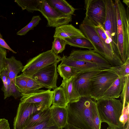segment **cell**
Returning <instances> with one entry per match:
<instances>
[{"instance_id":"1","label":"cell","mask_w":129,"mask_h":129,"mask_svg":"<svg viewBox=\"0 0 129 129\" xmlns=\"http://www.w3.org/2000/svg\"><path fill=\"white\" fill-rule=\"evenodd\" d=\"M66 108L68 124L79 129H101L96 101L91 96L81 97Z\"/></svg>"},{"instance_id":"2","label":"cell","mask_w":129,"mask_h":129,"mask_svg":"<svg viewBox=\"0 0 129 129\" xmlns=\"http://www.w3.org/2000/svg\"><path fill=\"white\" fill-rule=\"evenodd\" d=\"M117 14L118 55L123 63L129 59V9L120 0H114Z\"/></svg>"},{"instance_id":"3","label":"cell","mask_w":129,"mask_h":129,"mask_svg":"<svg viewBox=\"0 0 129 129\" xmlns=\"http://www.w3.org/2000/svg\"><path fill=\"white\" fill-rule=\"evenodd\" d=\"M79 29L94 47V52L102 56L112 67L120 66L123 63L118 56L106 48L103 44L95 28V25L85 16L79 26Z\"/></svg>"},{"instance_id":"4","label":"cell","mask_w":129,"mask_h":129,"mask_svg":"<svg viewBox=\"0 0 129 129\" xmlns=\"http://www.w3.org/2000/svg\"><path fill=\"white\" fill-rule=\"evenodd\" d=\"M96 106L101 123L105 122L109 126L122 129L119 121L123 108L121 101L115 98H102L96 101Z\"/></svg>"},{"instance_id":"5","label":"cell","mask_w":129,"mask_h":129,"mask_svg":"<svg viewBox=\"0 0 129 129\" xmlns=\"http://www.w3.org/2000/svg\"><path fill=\"white\" fill-rule=\"evenodd\" d=\"M119 76L112 67L102 70L91 79V97L96 101L102 98L105 92Z\"/></svg>"},{"instance_id":"6","label":"cell","mask_w":129,"mask_h":129,"mask_svg":"<svg viewBox=\"0 0 129 129\" xmlns=\"http://www.w3.org/2000/svg\"><path fill=\"white\" fill-rule=\"evenodd\" d=\"M61 57L51 50L43 52L30 59L23 67L22 73L30 77L42 68L51 64L58 63Z\"/></svg>"},{"instance_id":"7","label":"cell","mask_w":129,"mask_h":129,"mask_svg":"<svg viewBox=\"0 0 129 129\" xmlns=\"http://www.w3.org/2000/svg\"><path fill=\"white\" fill-rule=\"evenodd\" d=\"M105 1L106 17L103 26L117 50V22L116 7L114 1Z\"/></svg>"},{"instance_id":"8","label":"cell","mask_w":129,"mask_h":129,"mask_svg":"<svg viewBox=\"0 0 129 129\" xmlns=\"http://www.w3.org/2000/svg\"><path fill=\"white\" fill-rule=\"evenodd\" d=\"M47 19V26L58 27L68 24L72 21L71 15L62 14L51 7L46 0H42L39 11Z\"/></svg>"},{"instance_id":"9","label":"cell","mask_w":129,"mask_h":129,"mask_svg":"<svg viewBox=\"0 0 129 129\" xmlns=\"http://www.w3.org/2000/svg\"><path fill=\"white\" fill-rule=\"evenodd\" d=\"M85 16L95 26H103L106 13L105 0H85Z\"/></svg>"},{"instance_id":"10","label":"cell","mask_w":129,"mask_h":129,"mask_svg":"<svg viewBox=\"0 0 129 129\" xmlns=\"http://www.w3.org/2000/svg\"><path fill=\"white\" fill-rule=\"evenodd\" d=\"M46 107L41 104L20 102L14 119V129H22L26 121L31 116Z\"/></svg>"},{"instance_id":"11","label":"cell","mask_w":129,"mask_h":129,"mask_svg":"<svg viewBox=\"0 0 129 129\" xmlns=\"http://www.w3.org/2000/svg\"><path fill=\"white\" fill-rule=\"evenodd\" d=\"M57 63H54L41 69L30 77L44 87L54 89L57 87L58 74L57 70Z\"/></svg>"},{"instance_id":"12","label":"cell","mask_w":129,"mask_h":129,"mask_svg":"<svg viewBox=\"0 0 129 129\" xmlns=\"http://www.w3.org/2000/svg\"><path fill=\"white\" fill-rule=\"evenodd\" d=\"M102 70L98 69L79 72L75 76L74 86L80 97L91 96V79Z\"/></svg>"},{"instance_id":"13","label":"cell","mask_w":129,"mask_h":129,"mask_svg":"<svg viewBox=\"0 0 129 129\" xmlns=\"http://www.w3.org/2000/svg\"><path fill=\"white\" fill-rule=\"evenodd\" d=\"M69 56L73 59L95 63L103 70L109 69L112 67L102 56L93 50H72Z\"/></svg>"},{"instance_id":"14","label":"cell","mask_w":129,"mask_h":129,"mask_svg":"<svg viewBox=\"0 0 129 129\" xmlns=\"http://www.w3.org/2000/svg\"><path fill=\"white\" fill-rule=\"evenodd\" d=\"M53 91L36 90L28 94H22L20 102L41 104L47 107H50L52 104L53 96Z\"/></svg>"},{"instance_id":"15","label":"cell","mask_w":129,"mask_h":129,"mask_svg":"<svg viewBox=\"0 0 129 129\" xmlns=\"http://www.w3.org/2000/svg\"><path fill=\"white\" fill-rule=\"evenodd\" d=\"M61 61L60 64L71 67L76 70L78 72L102 70L95 63L82 60L73 59L69 56L63 55L61 57Z\"/></svg>"},{"instance_id":"16","label":"cell","mask_w":129,"mask_h":129,"mask_svg":"<svg viewBox=\"0 0 129 129\" xmlns=\"http://www.w3.org/2000/svg\"><path fill=\"white\" fill-rule=\"evenodd\" d=\"M53 37L63 39L75 37L86 39L79 29L69 24L56 27Z\"/></svg>"},{"instance_id":"17","label":"cell","mask_w":129,"mask_h":129,"mask_svg":"<svg viewBox=\"0 0 129 129\" xmlns=\"http://www.w3.org/2000/svg\"><path fill=\"white\" fill-rule=\"evenodd\" d=\"M75 77H73L68 80H63L60 86L63 88L68 103L77 101L81 97L74 86V80Z\"/></svg>"},{"instance_id":"18","label":"cell","mask_w":129,"mask_h":129,"mask_svg":"<svg viewBox=\"0 0 129 129\" xmlns=\"http://www.w3.org/2000/svg\"><path fill=\"white\" fill-rule=\"evenodd\" d=\"M51 116L57 126L62 129L68 125V113L66 108L52 105L50 107Z\"/></svg>"},{"instance_id":"19","label":"cell","mask_w":129,"mask_h":129,"mask_svg":"<svg viewBox=\"0 0 129 129\" xmlns=\"http://www.w3.org/2000/svg\"><path fill=\"white\" fill-rule=\"evenodd\" d=\"M51 116L50 108L46 107L38 111L29 118L25 123L23 128L36 125L48 119Z\"/></svg>"},{"instance_id":"20","label":"cell","mask_w":129,"mask_h":129,"mask_svg":"<svg viewBox=\"0 0 129 129\" xmlns=\"http://www.w3.org/2000/svg\"><path fill=\"white\" fill-rule=\"evenodd\" d=\"M6 63L9 77L12 82L15 84V79L18 74L22 71L24 66L21 61L16 59L14 56L6 58Z\"/></svg>"},{"instance_id":"21","label":"cell","mask_w":129,"mask_h":129,"mask_svg":"<svg viewBox=\"0 0 129 129\" xmlns=\"http://www.w3.org/2000/svg\"><path fill=\"white\" fill-rule=\"evenodd\" d=\"M126 77L119 76L105 92L102 98H118L123 89Z\"/></svg>"},{"instance_id":"22","label":"cell","mask_w":129,"mask_h":129,"mask_svg":"<svg viewBox=\"0 0 129 129\" xmlns=\"http://www.w3.org/2000/svg\"><path fill=\"white\" fill-rule=\"evenodd\" d=\"M49 4L57 11L66 15H73L76 9L65 0H46Z\"/></svg>"},{"instance_id":"23","label":"cell","mask_w":129,"mask_h":129,"mask_svg":"<svg viewBox=\"0 0 129 129\" xmlns=\"http://www.w3.org/2000/svg\"><path fill=\"white\" fill-rule=\"evenodd\" d=\"M42 0H16L14 1L22 10L33 13L39 11Z\"/></svg>"},{"instance_id":"24","label":"cell","mask_w":129,"mask_h":129,"mask_svg":"<svg viewBox=\"0 0 129 129\" xmlns=\"http://www.w3.org/2000/svg\"><path fill=\"white\" fill-rule=\"evenodd\" d=\"M52 105L56 107L66 108L68 103L66 99L63 88L61 86L53 89Z\"/></svg>"},{"instance_id":"25","label":"cell","mask_w":129,"mask_h":129,"mask_svg":"<svg viewBox=\"0 0 129 129\" xmlns=\"http://www.w3.org/2000/svg\"><path fill=\"white\" fill-rule=\"evenodd\" d=\"M95 28L98 35L105 46L110 51L118 56L116 48L111 39L107 35L103 26L95 25Z\"/></svg>"},{"instance_id":"26","label":"cell","mask_w":129,"mask_h":129,"mask_svg":"<svg viewBox=\"0 0 129 129\" xmlns=\"http://www.w3.org/2000/svg\"><path fill=\"white\" fill-rule=\"evenodd\" d=\"M67 44L74 47L86 48L89 50H93L94 47L87 39L79 38H73L63 39Z\"/></svg>"},{"instance_id":"27","label":"cell","mask_w":129,"mask_h":129,"mask_svg":"<svg viewBox=\"0 0 129 129\" xmlns=\"http://www.w3.org/2000/svg\"><path fill=\"white\" fill-rule=\"evenodd\" d=\"M57 69V72L64 80H69L79 73L74 68L64 65L59 64Z\"/></svg>"},{"instance_id":"28","label":"cell","mask_w":129,"mask_h":129,"mask_svg":"<svg viewBox=\"0 0 129 129\" xmlns=\"http://www.w3.org/2000/svg\"><path fill=\"white\" fill-rule=\"evenodd\" d=\"M22 129H62L56 125L53 118L48 119L36 125L28 127H24Z\"/></svg>"},{"instance_id":"29","label":"cell","mask_w":129,"mask_h":129,"mask_svg":"<svg viewBox=\"0 0 129 129\" xmlns=\"http://www.w3.org/2000/svg\"><path fill=\"white\" fill-rule=\"evenodd\" d=\"M41 20L39 15L33 17L31 21L26 26L19 31L16 33L17 35L23 36L26 35L29 31L33 30L38 25Z\"/></svg>"},{"instance_id":"30","label":"cell","mask_w":129,"mask_h":129,"mask_svg":"<svg viewBox=\"0 0 129 129\" xmlns=\"http://www.w3.org/2000/svg\"><path fill=\"white\" fill-rule=\"evenodd\" d=\"M66 45V42L63 39L58 37H55L52 42L51 50L58 55L64 50Z\"/></svg>"},{"instance_id":"31","label":"cell","mask_w":129,"mask_h":129,"mask_svg":"<svg viewBox=\"0 0 129 129\" xmlns=\"http://www.w3.org/2000/svg\"><path fill=\"white\" fill-rule=\"evenodd\" d=\"M28 76L22 73L16 77L15 84L16 87L22 94H25Z\"/></svg>"},{"instance_id":"32","label":"cell","mask_w":129,"mask_h":129,"mask_svg":"<svg viewBox=\"0 0 129 129\" xmlns=\"http://www.w3.org/2000/svg\"><path fill=\"white\" fill-rule=\"evenodd\" d=\"M120 96L123 107H126L129 103V76L126 77Z\"/></svg>"},{"instance_id":"33","label":"cell","mask_w":129,"mask_h":129,"mask_svg":"<svg viewBox=\"0 0 129 129\" xmlns=\"http://www.w3.org/2000/svg\"><path fill=\"white\" fill-rule=\"evenodd\" d=\"M112 68L119 76L125 78L129 76V59L122 65L119 66L112 67Z\"/></svg>"},{"instance_id":"34","label":"cell","mask_w":129,"mask_h":129,"mask_svg":"<svg viewBox=\"0 0 129 129\" xmlns=\"http://www.w3.org/2000/svg\"><path fill=\"white\" fill-rule=\"evenodd\" d=\"M43 87L42 85L37 81L28 76L26 90L25 94H29Z\"/></svg>"},{"instance_id":"35","label":"cell","mask_w":129,"mask_h":129,"mask_svg":"<svg viewBox=\"0 0 129 129\" xmlns=\"http://www.w3.org/2000/svg\"><path fill=\"white\" fill-rule=\"evenodd\" d=\"M7 54L6 50L0 47V77L3 72L7 68L6 63Z\"/></svg>"},{"instance_id":"36","label":"cell","mask_w":129,"mask_h":129,"mask_svg":"<svg viewBox=\"0 0 129 129\" xmlns=\"http://www.w3.org/2000/svg\"><path fill=\"white\" fill-rule=\"evenodd\" d=\"M129 120V104L126 107H123L122 113L119 118V121L124 127L126 123Z\"/></svg>"},{"instance_id":"37","label":"cell","mask_w":129,"mask_h":129,"mask_svg":"<svg viewBox=\"0 0 129 129\" xmlns=\"http://www.w3.org/2000/svg\"><path fill=\"white\" fill-rule=\"evenodd\" d=\"M8 72L7 69L4 70L1 74V78L3 84V90L4 92V96L6 93L7 90V79L8 76Z\"/></svg>"},{"instance_id":"38","label":"cell","mask_w":129,"mask_h":129,"mask_svg":"<svg viewBox=\"0 0 129 129\" xmlns=\"http://www.w3.org/2000/svg\"><path fill=\"white\" fill-rule=\"evenodd\" d=\"M11 96L15 99L22 96V94L18 90L15 84L12 82L11 83Z\"/></svg>"},{"instance_id":"39","label":"cell","mask_w":129,"mask_h":129,"mask_svg":"<svg viewBox=\"0 0 129 129\" xmlns=\"http://www.w3.org/2000/svg\"><path fill=\"white\" fill-rule=\"evenodd\" d=\"M0 47L7 49L12 51L14 53H16L17 52L13 50L8 45L5 40L3 39L2 36L0 32Z\"/></svg>"},{"instance_id":"40","label":"cell","mask_w":129,"mask_h":129,"mask_svg":"<svg viewBox=\"0 0 129 129\" xmlns=\"http://www.w3.org/2000/svg\"><path fill=\"white\" fill-rule=\"evenodd\" d=\"M12 82L11 80L8 76L7 79V90L6 94L4 96L5 99L11 96Z\"/></svg>"},{"instance_id":"41","label":"cell","mask_w":129,"mask_h":129,"mask_svg":"<svg viewBox=\"0 0 129 129\" xmlns=\"http://www.w3.org/2000/svg\"><path fill=\"white\" fill-rule=\"evenodd\" d=\"M0 129H10L7 120L5 118H0Z\"/></svg>"},{"instance_id":"42","label":"cell","mask_w":129,"mask_h":129,"mask_svg":"<svg viewBox=\"0 0 129 129\" xmlns=\"http://www.w3.org/2000/svg\"><path fill=\"white\" fill-rule=\"evenodd\" d=\"M65 128L66 129H79L68 124L67 126Z\"/></svg>"},{"instance_id":"43","label":"cell","mask_w":129,"mask_h":129,"mask_svg":"<svg viewBox=\"0 0 129 129\" xmlns=\"http://www.w3.org/2000/svg\"><path fill=\"white\" fill-rule=\"evenodd\" d=\"M122 129H129V120L125 124L124 126Z\"/></svg>"},{"instance_id":"44","label":"cell","mask_w":129,"mask_h":129,"mask_svg":"<svg viewBox=\"0 0 129 129\" xmlns=\"http://www.w3.org/2000/svg\"><path fill=\"white\" fill-rule=\"evenodd\" d=\"M123 2L125 3L128 7H129V1L128 0H123Z\"/></svg>"},{"instance_id":"45","label":"cell","mask_w":129,"mask_h":129,"mask_svg":"<svg viewBox=\"0 0 129 129\" xmlns=\"http://www.w3.org/2000/svg\"><path fill=\"white\" fill-rule=\"evenodd\" d=\"M107 129H116L109 126V127H108V128H107Z\"/></svg>"}]
</instances>
